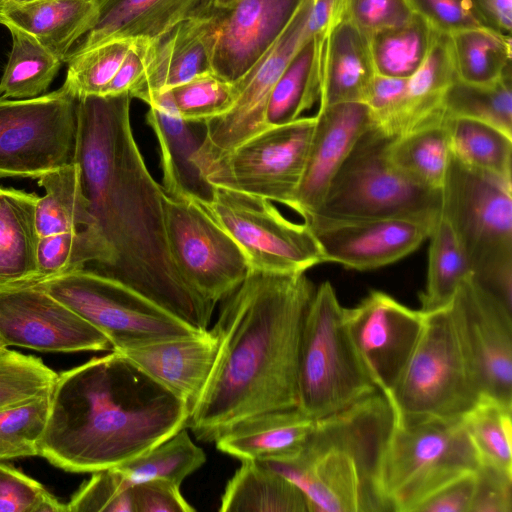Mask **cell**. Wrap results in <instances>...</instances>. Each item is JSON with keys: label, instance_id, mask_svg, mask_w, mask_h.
Here are the masks:
<instances>
[{"label": "cell", "instance_id": "1", "mask_svg": "<svg viewBox=\"0 0 512 512\" xmlns=\"http://www.w3.org/2000/svg\"><path fill=\"white\" fill-rule=\"evenodd\" d=\"M131 96L89 95L78 101L74 162L93 229L109 252L98 274L153 301L187 324L208 330L215 304L183 278L170 253L162 185L136 143Z\"/></svg>", "mask_w": 512, "mask_h": 512}, {"label": "cell", "instance_id": "2", "mask_svg": "<svg viewBox=\"0 0 512 512\" xmlns=\"http://www.w3.org/2000/svg\"><path fill=\"white\" fill-rule=\"evenodd\" d=\"M315 289L305 272L250 270L222 301L211 329L216 358L186 421L198 440L214 442L242 419L297 406L301 332Z\"/></svg>", "mask_w": 512, "mask_h": 512}, {"label": "cell", "instance_id": "3", "mask_svg": "<svg viewBox=\"0 0 512 512\" xmlns=\"http://www.w3.org/2000/svg\"><path fill=\"white\" fill-rule=\"evenodd\" d=\"M187 404L122 354L58 374L39 455L76 473L117 467L186 427Z\"/></svg>", "mask_w": 512, "mask_h": 512}, {"label": "cell", "instance_id": "4", "mask_svg": "<svg viewBox=\"0 0 512 512\" xmlns=\"http://www.w3.org/2000/svg\"><path fill=\"white\" fill-rule=\"evenodd\" d=\"M394 420L377 391L316 419L297 451L262 463L301 490L309 512H391L381 470Z\"/></svg>", "mask_w": 512, "mask_h": 512}, {"label": "cell", "instance_id": "5", "mask_svg": "<svg viewBox=\"0 0 512 512\" xmlns=\"http://www.w3.org/2000/svg\"><path fill=\"white\" fill-rule=\"evenodd\" d=\"M440 215L473 278L512 311V180L467 167L451 154Z\"/></svg>", "mask_w": 512, "mask_h": 512}, {"label": "cell", "instance_id": "6", "mask_svg": "<svg viewBox=\"0 0 512 512\" xmlns=\"http://www.w3.org/2000/svg\"><path fill=\"white\" fill-rule=\"evenodd\" d=\"M424 314L418 343L388 400L395 421L461 418L483 396L449 304Z\"/></svg>", "mask_w": 512, "mask_h": 512}, {"label": "cell", "instance_id": "7", "mask_svg": "<svg viewBox=\"0 0 512 512\" xmlns=\"http://www.w3.org/2000/svg\"><path fill=\"white\" fill-rule=\"evenodd\" d=\"M393 138L372 125L356 141L332 178L319 207L304 217L318 220L368 218L436 219L440 190L422 187L403 175L388 158Z\"/></svg>", "mask_w": 512, "mask_h": 512}, {"label": "cell", "instance_id": "8", "mask_svg": "<svg viewBox=\"0 0 512 512\" xmlns=\"http://www.w3.org/2000/svg\"><path fill=\"white\" fill-rule=\"evenodd\" d=\"M352 343L333 286L315 289L299 347L297 407L320 419L377 392Z\"/></svg>", "mask_w": 512, "mask_h": 512}, {"label": "cell", "instance_id": "9", "mask_svg": "<svg viewBox=\"0 0 512 512\" xmlns=\"http://www.w3.org/2000/svg\"><path fill=\"white\" fill-rule=\"evenodd\" d=\"M462 417L401 422L386 447L381 487L391 512H415L434 493L480 466Z\"/></svg>", "mask_w": 512, "mask_h": 512}, {"label": "cell", "instance_id": "10", "mask_svg": "<svg viewBox=\"0 0 512 512\" xmlns=\"http://www.w3.org/2000/svg\"><path fill=\"white\" fill-rule=\"evenodd\" d=\"M104 334L112 351L199 330L127 286L87 268L35 284Z\"/></svg>", "mask_w": 512, "mask_h": 512}, {"label": "cell", "instance_id": "11", "mask_svg": "<svg viewBox=\"0 0 512 512\" xmlns=\"http://www.w3.org/2000/svg\"><path fill=\"white\" fill-rule=\"evenodd\" d=\"M79 99L62 85L29 99L0 97V178H40L74 163Z\"/></svg>", "mask_w": 512, "mask_h": 512}, {"label": "cell", "instance_id": "12", "mask_svg": "<svg viewBox=\"0 0 512 512\" xmlns=\"http://www.w3.org/2000/svg\"><path fill=\"white\" fill-rule=\"evenodd\" d=\"M195 202L236 241L253 271L303 273L324 263L308 226L288 220L265 198L213 187L208 201Z\"/></svg>", "mask_w": 512, "mask_h": 512}, {"label": "cell", "instance_id": "13", "mask_svg": "<svg viewBox=\"0 0 512 512\" xmlns=\"http://www.w3.org/2000/svg\"><path fill=\"white\" fill-rule=\"evenodd\" d=\"M316 118L269 126L216 161L204 175L212 187L255 195L292 207Z\"/></svg>", "mask_w": 512, "mask_h": 512}, {"label": "cell", "instance_id": "14", "mask_svg": "<svg viewBox=\"0 0 512 512\" xmlns=\"http://www.w3.org/2000/svg\"><path fill=\"white\" fill-rule=\"evenodd\" d=\"M163 207L167 241L179 272L206 300L223 301L251 270L245 253L192 198L164 192Z\"/></svg>", "mask_w": 512, "mask_h": 512}, {"label": "cell", "instance_id": "15", "mask_svg": "<svg viewBox=\"0 0 512 512\" xmlns=\"http://www.w3.org/2000/svg\"><path fill=\"white\" fill-rule=\"evenodd\" d=\"M310 0H302L285 29L266 54L243 77L234 105L206 122L205 137L193 157L204 178L220 158L269 126L266 110L272 89L297 51L312 37L305 29Z\"/></svg>", "mask_w": 512, "mask_h": 512}, {"label": "cell", "instance_id": "16", "mask_svg": "<svg viewBox=\"0 0 512 512\" xmlns=\"http://www.w3.org/2000/svg\"><path fill=\"white\" fill-rule=\"evenodd\" d=\"M345 320L368 376L389 400L418 343L425 314L371 291L355 307L345 308Z\"/></svg>", "mask_w": 512, "mask_h": 512}, {"label": "cell", "instance_id": "17", "mask_svg": "<svg viewBox=\"0 0 512 512\" xmlns=\"http://www.w3.org/2000/svg\"><path fill=\"white\" fill-rule=\"evenodd\" d=\"M449 306L482 395L512 405V311L472 275Z\"/></svg>", "mask_w": 512, "mask_h": 512}, {"label": "cell", "instance_id": "18", "mask_svg": "<svg viewBox=\"0 0 512 512\" xmlns=\"http://www.w3.org/2000/svg\"><path fill=\"white\" fill-rule=\"evenodd\" d=\"M0 337L6 347L41 352L112 350L104 334L35 285L0 289Z\"/></svg>", "mask_w": 512, "mask_h": 512}, {"label": "cell", "instance_id": "19", "mask_svg": "<svg viewBox=\"0 0 512 512\" xmlns=\"http://www.w3.org/2000/svg\"><path fill=\"white\" fill-rule=\"evenodd\" d=\"M438 217L318 220L305 224L314 234L324 262L363 271L389 265L418 249Z\"/></svg>", "mask_w": 512, "mask_h": 512}, {"label": "cell", "instance_id": "20", "mask_svg": "<svg viewBox=\"0 0 512 512\" xmlns=\"http://www.w3.org/2000/svg\"><path fill=\"white\" fill-rule=\"evenodd\" d=\"M302 0H235L215 8L211 71L236 81L266 54Z\"/></svg>", "mask_w": 512, "mask_h": 512}, {"label": "cell", "instance_id": "21", "mask_svg": "<svg viewBox=\"0 0 512 512\" xmlns=\"http://www.w3.org/2000/svg\"><path fill=\"white\" fill-rule=\"evenodd\" d=\"M304 172L291 207L302 218L321 204L327 188L358 138L373 125L362 102L319 107Z\"/></svg>", "mask_w": 512, "mask_h": 512}, {"label": "cell", "instance_id": "22", "mask_svg": "<svg viewBox=\"0 0 512 512\" xmlns=\"http://www.w3.org/2000/svg\"><path fill=\"white\" fill-rule=\"evenodd\" d=\"M215 34L214 10L209 16L184 21L153 40L146 69L129 92L131 98L149 105L156 95L211 71Z\"/></svg>", "mask_w": 512, "mask_h": 512}, {"label": "cell", "instance_id": "23", "mask_svg": "<svg viewBox=\"0 0 512 512\" xmlns=\"http://www.w3.org/2000/svg\"><path fill=\"white\" fill-rule=\"evenodd\" d=\"M96 1V18L69 55L110 39L157 40L184 21L211 15L217 0Z\"/></svg>", "mask_w": 512, "mask_h": 512}, {"label": "cell", "instance_id": "24", "mask_svg": "<svg viewBox=\"0 0 512 512\" xmlns=\"http://www.w3.org/2000/svg\"><path fill=\"white\" fill-rule=\"evenodd\" d=\"M218 342L211 330L117 350L155 381L183 400L189 412L210 376Z\"/></svg>", "mask_w": 512, "mask_h": 512}, {"label": "cell", "instance_id": "25", "mask_svg": "<svg viewBox=\"0 0 512 512\" xmlns=\"http://www.w3.org/2000/svg\"><path fill=\"white\" fill-rule=\"evenodd\" d=\"M148 106L146 121L158 139L164 192L208 201L213 187L193 163L205 137L204 123L181 118L169 91L156 95Z\"/></svg>", "mask_w": 512, "mask_h": 512}, {"label": "cell", "instance_id": "26", "mask_svg": "<svg viewBox=\"0 0 512 512\" xmlns=\"http://www.w3.org/2000/svg\"><path fill=\"white\" fill-rule=\"evenodd\" d=\"M313 37L321 80L319 107L365 103L376 73L369 36L344 18L324 34Z\"/></svg>", "mask_w": 512, "mask_h": 512}, {"label": "cell", "instance_id": "27", "mask_svg": "<svg viewBox=\"0 0 512 512\" xmlns=\"http://www.w3.org/2000/svg\"><path fill=\"white\" fill-rule=\"evenodd\" d=\"M96 0H34L0 6V24L24 32L62 62L92 26Z\"/></svg>", "mask_w": 512, "mask_h": 512}, {"label": "cell", "instance_id": "28", "mask_svg": "<svg viewBox=\"0 0 512 512\" xmlns=\"http://www.w3.org/2000/svg\"><path fill=\"white\" fill-rule=\"evenodd\" d=\"M315 423L297 406L277 409L240 420L214 442L218 450L241 461L275 460L297 451Z\"/></svg>", "mask_w": 512, "mask_h": 512}, {"label": "cell", "instance_id": "29", "mask_svg": "<svg viewBox=\"0 0 512 512\" xmlns=\"http://www.w3.org/2000/svg\"><path fill=\"white\" fill-rule=\"evenodd\" d=\"M39 197L0 186V289L36 282Z\"/></svg>", "mask_w": 512, "mask_h": 512}, {"label": "cell", "instance_id": "30", "mask_svg": "<svg viewBox=\"0 0 512 512\" xmlns=\"http://www.w3.org/2000/svg\"><path fill=\"white\" fill-rule=\"evenodd\" d=\"M229 479L221 512H309L301 490L264 463L243 460Z\"/></svg>", "mask_w": 512, "mask_h": 512}, {"label": "cell", "instance_id": "31", "mask_svg": "<svg viewBox=\"0 0 512 512\" xmlns=\"http://www.w3.org/2000/svg\"><path fill=\"white\" fill-rule=\"evenodd\" d=\"M456 79L447 35L437 31L424 60L407 78L401 135L447 117L444 97Z\"/></svg>", "mask_w": 512, "mask_h": 512}, {"label": "cell", "instance_id": "32", "mask_svg": "<svg viewBox=\"0 0 512 512\" xmlns=\"http://www.w3.org/2000/svg\"><path fill=\"white\" fill-rule=\"evenodd\" d=\"M446 35L457 80L490 84L511 72L510 34L486 25Z\"/></svg>", "mask_w": 512, "mask_h": 512}, {"label": "cell", "instance_id": "33", "mask_svg": "<svg viewBox=\"0 0 512 512\" xmlns=\"http://www.w3.org/2000/svg\"><path fill=\"white\" fill-rule=\"evenodd\" d=\"M446 118L393 138L388 147V158L395 168L432 190L441 189L451 156Z\"/></svg>", "mask_w": 512, "mask_h": 512}, {"label": "cell", "instance_id": "34", "mask_svg": "<svg viewBox=\"0 0 512 512\" xmlns=\"http://www.w3.org/2000/svg\"><path fill=\"white\" fill-rule=\"evenodd\" d=\"M45 194L36 204V224L40 236L93 227L89 203L74 162L38 178Z\"/></svg>", "mask_w": 512, "mask_h": 512}, {"label": "cell", "instance_id": "35", "mask_svg": "<svg viewBox=\"0 0 512 512\" xmlns=\"http://www.w3.org/2000/svg\"><path fill=\"white\" fill-rule=\"evenodd\" d=\"M451 154L467 167L512 180V137L466 117L447 116Z\"/></svg>", "mask_w": 512, "mask_h": 512}, {"label": "cell", "instance_id": "36", "mask_svg": "<svg viewBox=\"0 0 512 512\" xmlns=\"http://www.w3.org/2000/svg\"><path fill=\"white\" fill-rule=\"evenodd\" d=\"M321 95V80L314 37L294 55L275 83L266 110V123H289L309 110Z\"/></svg>", "mask_w": 512, "mask_h": 512}, {"label": "cell", "instance_id": "37", "mask_svg": "<svg viewBox=\"0 0 512 512\" xmlns=\"http://www.w3.org/2000/svg\"><path fill=\"white\" fill-rule=\"evenodd\" d=\"M427 280L420 294V310L430 313L446 307L461 282L472 275L449 223L439 215L430 235Z\"/></svg>", "mask_w": 512, "mask_h": 512}, {"label": "cell", "instance_id": "38", "mask_svg": "<svg viewBox=\"0 0 512 512\" xmlns=\"http://www.w3.org/2000/svg\"><path fill=\"white\" fill-rule=\"evenodd\" d=\"M417 14L406 23L369 36V49L376 73L408 78L424 60L436 34Z\"/></svg>", "mask_w": 512, "mask_h": 512}, {"label": "cell", "instance_id": "39", "mask_svg": "<svg viewBox=\"0 0 512 512\" xmlns=\"http://www.w3.org/2000/svg\"><path fill=\"white\" fill-rule=\"evenodd\" d=\"M206 462L205 452L183 428L129 461L114 467L130 485L148 480H166L181 485Z\"/></svg>", "mask_w": 512, "mask_h": 512}, {"label": "cell", "instance_id": "40", "mask_svg": "<svg viewBox=\"0 0 512 512\" xmlns=\"http://www.w3.org/2000/svg\"><path fill=\"white\" fill-rule=\"evenodd\" d=\"M9 31L12 48L0 80V97L29 99L45 94L63 62L28 34Z\"/></svg>", "mask_w": 512, "mask_h": 512}, {"label": "cell", "instance_id": "41", "mask_svg": "<svg viewBox=\"0 0 512 512\" xmlns=\"http://www.w3.org/2000/svg\"><path fill=\"white\" fill-rule=\"evenodd\" d=\"M108 260V249L92 227L40 236L35 283L85 269L88 263H95L89 270L98 272Z\"/></svg>", "mask_w": 512, "mask_h": 512}, {"label": "cell", "instance_id": "42", "mask_svg": "<svg viewBox=\"0 0 512 512\" xmlns=\"http://www.w3.org/2000/svg\"><path fill=\"white\" fill-rule=\"evenodd\" d=\"M443 103L449 117L482 121L512 137L511 72L490 84H469L456 79Z\"/></svg>", "mask_w": 512, "mask_h": 512}, {"label": "cell", "instance_id": "43", "mask_svg": "<svg viewBox=\"0 0 512 512\" xmlns=\"http://www.w3.org/2000/svg\"><path fill=\"white\" fill-rule=\"evenodd\" d=\"M462 420L480 461L512 474V405L482 396Z\"/></svg>", "mask_w": 512, "mask_h": 512}, {"label": "cell", "instance_id": "44", "mask_svg": "<svg viewBox=\"0 0 512 512\" xmlns=\"http://www.w3.org/2000/svg\"><path fill=\"white\" fill-rule=\"evenodd\" d=\"M134 39H110L73 53L67 59L64 86L78 99L101 95L116 75Z\"/></svg>", "mask_w": 512, "mask_h": 512}, {"label": "cell", "instance_id": "45", "mask_svg": "<svg viewBox=\"0 0 512 512\" xmlns=\"http://www.w3.org/2000/svg\"><path fill=\"white\" fill-rule=\"evenodd\" d=\"M239 90L237 80L229 81L207 71L168 91L181 118L204 123L226 113L234 105Z\"/></svg>", "mask_w": 512, "mask_h": 512}, {"label": "cell", "instance_id": "46", "mask_svg": "<svg viewBox=\"0 0 512 512\" xmlns=\"http://www.w3.org/2000/svg\"><path fill=\"white\" fill-rule=\"evenodd\" d=\"M58 374L38 357L0 349V411L51 393Z\"/></svg>", "mask_w": 512, "mask_h": 512}, {"label": "cell", "instance_id": "47", "mask_svg": "<svg viewBox=\"0 0 512 512\" xmlns=\"http://www.w3.org/2000/svg\"><path fill=\"white\" fill-rule=\"evenodd\" d=\"M50 393L0 411V461L39 455Z\"/></svg>", "mask_w": 512, "mask_h": 512}, {"label": "cell", "instance_id": "48", "mask_svg": "<svg viewBox=\"0 0 512 512\" xmlns=\"http://www.w3.org/2000/svg\"><path fill=\"white\" fill-rule=\"evenodd\" d=\"M68 512H135L132 486L115 468L92 473L67 503Z\"/></svg>", "mask_w": 512, "mask_h": 512}, {"label": "cell", "instance_id": "49", "mask_svg": "<svg viewBox=\"0 0 512 512\" xmlns=\"http://www.w3.org/2000/svg\"><path fill=\"white\" fill-rule=\"evenodd\" d=\"M68 512L39 482L0 463V512Z\"/></svg>", "mask_w": 512, "mask_h": 512}, {"label": "cell", "instance_id": "50", "mask_svg": "<svg viewBox=\"0 0 512 512\" xmlns=\"http://www.w3.org/2000/svg\"><path fill=\"white\" fill-rule=\"evenodd\" d=\"M406 81L375 73L365 100L373 125L391 138L402 132Z\"/></svg>", "mask_w": 512, "mask_h": 512}, {"label": "cell", "instance_id": "51", "mask_svg": "<svg viewBox=\"0 0 512 512\" xmlns=\"http://www.w3.org/2000/svg\"><path fill=\"white\" fill-rule=\"evenodd\" d=\"M408 2L415 14L440 33L451 34L488 25L472 0H408Z\"/></svg>", "mask_w": 512, "mask_h": 512}, {"label": "cell", "instance_id": "52", "mask_svg": "<svg viewBox=\"0 0 512 512\" xmlns=\"http://www.w3.org/2000/svg\"><path fill=\"white\" fill-rule=\"evenodd\" d=\"M414 14L408 0H346L344 18L370 36L402 25Z\"/></svg>", "mask_w": 512, "mask_h": 512}, {"label": "cell", "instance_id": "53", "mask_svg": "<svg viewBox=\"0 0 512 512\" xmlns=\"http://www.w3.org/2000/svg\"><path fill=\"white\" fill-rule=\"evenodd\" d=\"M470 512H512V474L481 462Z\"/></svg>", "mask_w": 512, "mask_h": 512}, {"label": "cell", "instance_id": "54", "mask_svg": "<svg viewBox=\"0 0 512 512\" xmlns=\"http://www.w3.org/2000/svg\"><path fill=\"white\" fill-rule=\"evenodd\" d=\"M135 512H193L180 485L166 480H148L132 485Z\"/></svg>", "mask_w": 512, "mask_h": 512}, {"label": "cell", "instance_id": "55", "mask_svg": "<svg viewBox=\"0 0 512 512\" xmlns=\"http://www.w3.org/2000/svg\"><path fill=\"white\" fill-rule=\"evenodd\" d=\"M474 490L475 473H471L434 493L415 512H470Z\"/></svg>", "mask_w": 512, "mask_h": 512}, {"label": "cell", "instance_id": "56", "mask_svg": "<svg viewBox=\"0 0 512 512\" xmlns=\"http://www.w3.org/2000/svg\"><path fill=\"white\" fill-rule=\"evenodd\" d=\"M153 40L136 38L114 78L101 95L129 93L141 78L148 64Z\"/></svg>", "mask_w": 512, "mask_h": 512}, {"label": "cell", "instance_id": "57", "mask_svg": "<svg viewBox=\"0 0 512 512\" xmlns=\"http://www.w3.org/2000/svg\"><path fill=\"white\" fill-rule=\"evenodd\" d=\"M346 0H310L305 29L310 37L324 34L344 19Z\"/></svg>", "mask_w": 512, "mask_h": 512}, {"label": "cell", "instance_id": "58", "mask_svg": "<svg viewBox=\"0 0 512 512\" xmlns=\"http://www.w3.org/2000/svg\"><path fill=\"white\" fill-rule=\"evenodd\" d=\"M486 23L506 34L512 29V0H472Z\"/></svg>", "mask_w": 512, "mask_h": 512}, {"label": "cell", "instance_id": "59", "mask_svg": "<svg viewBox=\"0 0 512 512\" xmlns=\"http://www.w3.org/2000/svg\"><path fill=\"white\" fill-rule=\"evenodd\" d=\"M235 0H217L216 7L224 8L231 5Z\"/></svg>", "mask_w": 512, "mask_h": 512}, {"label": "cell", "instance_id": "60", "mask_svg": "<svg viewBox=\"0 0 512 512\" xmlns=\"http://www.w3.org/2000/svg\"><path fill=\"white\" fill-rule=\"evenodd\" d=\"M31 1H34V0H1V5L7 4V3L20 4V3H27V2H31Z\"/></svg>", "mask_w": 512, "mask_h": 512}, {"label": "cell", "instance_id": "61", "mask_svg": "<svg viewBox=\"0 0 512 512\" xmlns=\"http://www.w3.org/2000/svg\"><path fill=\"white\" fill-rule=\"evenodd\" d=\"M3 347H6V346L4 345V343H3V341H2V339L0 337V349L3 348Z\"/></svg>", "mask_w": 512, "mask_h": 512}, {"label": "cell", "instance_id": "62", "mask_svg": "<svg viewBox=\"0 0 512 512\" xmlns=\"http://www.w3.org/2000/svg\"><path fill=\"white\" fill-rule=\"evenodd\" d=\"M0 5H1V0H0Z\"/></svg>", "mask_w": 512, "mask_h": 512}]
</instances>
